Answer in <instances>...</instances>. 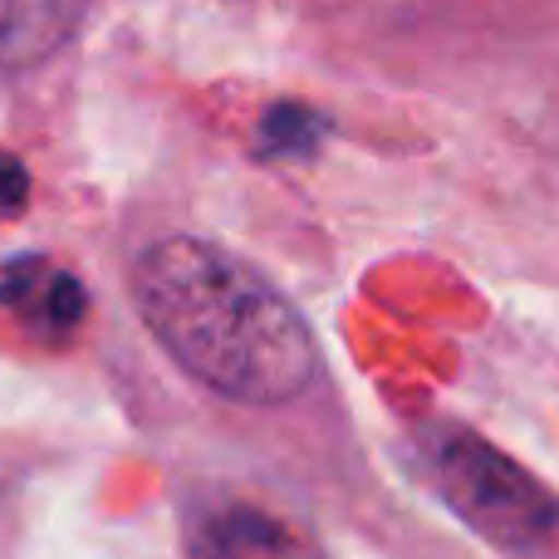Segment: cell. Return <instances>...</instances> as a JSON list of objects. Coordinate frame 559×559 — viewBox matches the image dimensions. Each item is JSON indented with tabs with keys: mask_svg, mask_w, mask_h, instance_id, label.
<instances>
[{
	"mask_svg": "<svg viewBox=\"0 0 559 559\" xmlns=\"http://www.w3.org/2000/svg\"><path fill=\"white\" fill-rule=\"evenodd\" d=\"M133 305L173 364L231 403H295L319 373L305 314L251 261L202 236L147 246L133 261Z\"/></svg>",
	"mask_w": 559,
	"mask_h": 559,
	"instance_id": "cell-1",
	"label": "cell"
},
{
	"mask_svg": "<svg viewBox=\"0 0 559 559\" xmlns=\"http://www.w3.org/2000/svg\"><path fill=\"white\" fill-rule=\"evenodd\" d=\"M423 452L442 501L476 535L521 559H559V496L545 491L521 462L452 423L432 427Z\"/></svg>",
	"mask_w": 559,
	"mask_h": 559,
	"instance_id": "cell-2",
	"label": "cell"
},
{
	"mask_svg": "<svg viewBox=\"0 0 559 559\" xmlns=\"http://www.w3.org/2000/svg\"><path fill=\"white\" fill-rule=\"evenodd\" d=\"M187 555L192 559H324L305 531L289 521L261 511V506H212L187 531Z\"/></svg>",
	"mask_w": 559,
	"mask_h": 559,
	"instance_id": "cell-3",
	"label": "cell"
},
{
	"mask_svg": "<svg viewBox=\"0 0 559 559\" xmlns=\"http://www.w3.org/2000/svg\"><path fill=\"white\" fill-rule=\"evenodd\" d=\"M84 0H0V74H25L74 39Z\"/></svg>",
	"mask_w": 559,
	"mask_h": 559,
	"instance_id": "cell-4",
	"label": "cell"
},
{
	"mask_svg": "<svg viewBox=\"0 0 559 559\" xmlns=\"http://www.w3.org/2000/svg\"><path fill=\"white\" fill-rule=\"evenodd\" d=\"M0 309L20 314L35 334H69L84 319V289L74 275L55 271L45 261H15L0 280Z\"/></svg>",
	"mask_w": 559,
	"mask_h": 559,
	"instance_id": "cell-5",
	"label": "cell"
},
{
	"mask_svg": "<svg viewBox=\"0 0 559 559\" xmlns=\"http://www.w3.org/2000/svg\"><path fill=\"white\" fill-rule=\"evenodd\" d=\"M25 197H29L25 167H20L10 153H0V216H15L20 206H25Z\"/></svg>",
	"mask_w": 559,
	"mask_h": 559,
	"instance_id": "cell-6",
	"label": "cell"
}]
</instances>
